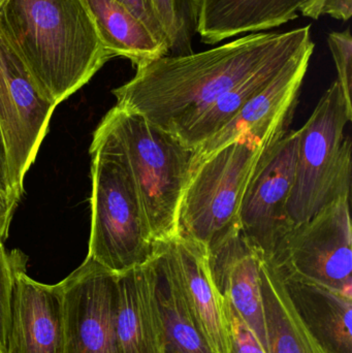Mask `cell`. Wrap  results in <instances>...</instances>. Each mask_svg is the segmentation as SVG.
Wrapping results in <instances>:
<instances>
[{
	"instance_id": "obj_1",
	"label": "cell",
	"mask_w": 352,
	"mask_h": 353,
	"mask_svg": "<svg viewBox=\"0 0 352 353\" xmlns=\"http://www.w3.org/2000/svg\"><path fill=\"white\" fill-rule=\"evenodd\" d=\"M314 48L308 25L248 33L198 53L163 56L138 66L132 80L114 89L116 107L172 132L256 72Z\"/></svg>"
},
{
	"instance_id": "obj_2",
	"label": "cell",
	"mask_w": 352,
	"mask_h": 353,
	"mask_svg": "<svg viewBox=\"0 0 352 353\" xmlns=\"http://www.w3.org/2000/svg\"><path fill=\"white\" fill-rule=\"evenodd\" d=\"M0 31L55 105L113 58L83 0H0Z\"/></svg>"
},
{
	"instance_id": "obj_3",
	"label": "cell",
	"mask_w": 352,
	"mask_h": 353,
	"mask_svg": "<svg viewBox=\"0 0 352 353\" xmlns=\"http://www.w3.org/2000/svg\"><path fill=\"white\" fill-rule=\"evenodd\" d=\"M119 153L155 244L179 234V208L190 176L191 149L141 116L114 107L96 130Z\"/></svg>"
},
{
	"instance_id": "obj_4",
	"label": "cell",
	"mask_w": 352,
	"mask_h": 353,
	"mask_svg": "<svg viewBox=\"0 0 352 353\" xmlns=\"http://www.w3.org/2000/svg\"><path fill=\"white\" fill-rule=\"evenodd\" d=\"M90 153L92 193L88 257L115 275H121L146 265L154 255L155 242L121 157L96 130Z\"/></svg>"
},
{
	"instance_id": "obj_5",
	"label": "cell",
	"mask_w": 352,
	"mask_h": 353,
	"mask_svg": "<svg viewBox=\"0 0 352 353\" xmlns=\"http://www.w3.org/2000/svg\"><path fill=\"white\" fill-rule=\"evenodd\" d=\"M352 105L335 81L298 130L295 183L287 211L293 225L309 220L339 197L351 195V142L345 128Z\"/></svg>"
},
{
	"instance_id": "obj_6",
	"label": "cell",
	"mask_w": 352,
	"mask_h": 353,
	"mask_svg": "<svg viewBox=\"0 0 352 353\" xmlns=\"http://www.w3.org/2000/svg\"><path fill=\"white\" fill-rule=\"evenodd\" d=\"M272 144L240 139L191 172L180 203L178 234L209 249L240 230L246 189Z\"/></svg>"
},
{
	"instance_id": "obj_7",
	"label": "cell",
	"mask_w": 352,
	"mask_h": 353,
	"mask_svg": "<svg viewBox=\"0 0 352 353\" xmlns=\"http://www.w3.org/2000/svg\"><path fill=\"white\" fill-rule=\"evenodd\" d=\"M351 195L291 226L267 257L284 280L327 288L352 299Z\"/></svg>"
},
{
	"instance_id": "obj_8",
	"label": "cell",
	"mask_w": 352,
	"mask_h": 353,
	"mask_svg": "<svg viewBox=\"0 0 352 353\" xmlns=\"http://www.w3.org/2000/svg\"><path fill=\"white\" fill-rule=\"evenodd\" d=\"M55 108L41 94L28 68L0 31V134L10 185L19 201L24 192L25 176Z\"/></svg>"
},
{
	"instance_id": "obj_9",
	"label": "cell",
	"mask_w": 352,
	"mask_h": 353,
	"mask_svg": "<svg viewBox=\"0 0 352 353\" xmlns=\"http://www.w3.org/2000/svg\"><path fill=\"white\" fill-rule=\"evenodd\" d=\"M59 288L62 353H118L117 275L87 256Z\"/></svg>"
},
{
	"instance_id": "obj_10",
	"label": "cell",
	"mask_w": 352,
	"mask_h": 353,
	"mask_svg": "<svg viewBox=\"0 0 352 353\" xmlns=\"http://www.w3.org/2000/svg\"><path fill=\"white\" fill-rule=\"evenodd\" d=\"M298 130L285 132L265 150L240 209V232L265 256L293 226L287 207L295 183Z\"/></svg>"
},
{
	"instance_id": "obj_11",
	"label": "cell",
	"mask_w": 352,
	"mask_h": 353,
	"mask_svg": "<svg viewBox=\"0 0 352 353\" xmlns=\"http://www.w3.org/2000/svg\"><path fill=\"white\" fill-rule=\"evenodd\" d=\"M312 54L313 51L306 52L293 60L227 126L196 147L192 151L190 174L209 157L240 139L272 144L287 132Z\"/></svg>"
},
{
	"instance_id": "obj_12",
	"label": "cell",
	"mask_w": 352,
	"mask_h": 353,
	"mask_svg": "<svg viewBox=\"0 0 352 353\" xmlns=\"http://www.w3.org/2000/svg\"><path fill=\"white\" fill-rule=\"evenodd\" d=\"M10 255L12 307L6 353H62V304L59 283H39L25 270L19 251Z\"/></svg>"
},
{
	"instance_id": "obj_13",
	"label": "cell",
	"mask_w": 352,
	"mask_h": 353,
	"mask_svg": "<svg viewBox=\"0 0 352 353\" xmlns=\"http://www.w3.org/2000/svg\"><path fill=\"white\" fill-rule=\"evenodd\" d=\"M157 243L163 248L209 345L215 353H229L227 302L213 282L208 248L181 234Z\"/></svg>"
},
{
	"instance_id": "obj_14",
	"label": "cell",
	"mask_w": 352,
	"mask_h": 353,
	"mask_svg": "<svg viewBox=\"0 0 352 353\" xmlns=\"http://www.w3.org/2000/svg\"><path fill=\"white\" fill-rule=\"evenodd\" d=\"M264 253L240 230L208 249L209 267L219 294L229 303L268 352L260 263Z\"/></svg>"
},
{
	"instance_id": "obj_15",
	"label": "cell",
	"mask_w": 352,
	"mask_h": 353,
	"mask_svg": "<svg viewBox=\"0 0 352 353\" xmlns=\"http://www.w3.org/2000/svg\"><path fill=\"white\" fill-rule=\"evenodd\" d=\"M320 0H196V33L205 45L312 18Z\"/></svg>"
},
{
	"instance_id": "obj_16",
	"label": "cell",
	"mask_w": 352,
	"mask_h": 353,
	"mask_svg": "<svg viewBox=\"0 0 352 353\" xmlns=\"http://www.w3.org/2000/svg\"><path fill=\"white\" fill-rule=\"evenodd\" d=\"M151 259L117 275L118 353H163V323Z\"/></svg>"
},
{
	"instance_id": "obj_17",
	"label": "cell",
	"mask_w": 352,
	"mask_h": 353,
	"mask_svg": "<svg viewBox=\"0 0 352 353\" xmlns=\"http://www.w3.org/2000/svg\"><path fill=\"white\" fill-rule=\"evenodd\" d=\"M282 280L298 315L320 346L328 353H352V299L313 284Z\"/></svg>"
},
{
	"instance_id": "obj_18",
	"label": "cell",
	"mask_w": 352,
	"mask_h": 353,
	"mask_svg": "<svg viewBox=\"0 0 352 353\" xmlns=\"http://www.w3.org/2000/svg\"><path fill=\"white\" fill-rule=\"evenodd\" d=\"M105 49L136 68L169 55V46L117 0H83Z\"/></svg>"
},
{
	"instance_id": "obj_19",
	"label": "cell",
	"mask_w": 352,
	"mask_h": 353,
	"mask_svg": "<svg viewBox=\"0 0 352 353\" xmlns=\"http://www.w3.org/2000/svg\"><path fill=\"white\" fill-rule=\"evenodd\" d=\"M163 353H215L205 338L159 243L152 259Z\"/></svg>"
},
{
	"instance_id": "obj_20",
	"label": "cell",
	"mask_w": 352,
	"mask_h": 353,
	"mask_svg": "<svg viewBox=\"0 0 352 353\" xmlns=\"http://www.w3.org/2000/svg\"><path fill=\"white\" fill-rule=\"evenodd\" d=\"M267 353H328L298 315L287 288L267 257L260 263Z\"/></svg>"
},
{
	"instance_id": "obj_21",
	"label": "cell",
	"mask_w": 352,
	"mask_h": 353,
	"mask_svg": "<svg viewBox=\"0 0 352 353\" xmlns=\"http://www.w3.org/2000/svg\"><path fill=\"white\" fill-rule=\"evenodd\" d=\"M309 51H314V50H309ZM298 57L285 63L268 66L250 78L246 79L237 86L217 97L214 101L207 105L191 119L187 120L175 128L171 134H175L185 146L194 151L196 147L212 138L214 134L227 126L250 99L262 92L289 64Z\"/></svg>"
},
{
	"instance_id": "obj_22",
	"label": "cell",
	"mask_w": 352,
	"mask_h": 353,
	"mask_svg": "<svg viewBox=\"0 0 352 353\" xmlns=\"http://www.w3.org/2000/svg\"><path fill=\"white\" fill-rule=\"evenodd\" d=\"M165 34L169 55L192 53L196 33V0H148Z\"/></svg>"
},
{
	"instance_id": "obj_23",
	"label": "cell",
	"mask_w": 352,
	"mask_h": 353,
	"mask_svg": "<svg viewBox=\"0 0 352 353\" xmlns=\"http://www.w3.org/2000/svg\"><path fill=\"white\" fill-rule=\"evenodd\" d=\"M328 43L336 64L338 81L342 89L345 101L351 103L352 87V39L351 29L345 31L331 32L328 35Z\"/></svg>"
},
{
	"instance_id": "obj_24",
	"label": "cell",
	"mask_w": 352,
	"mask_h": 353,
	"mask_svg": "<svg viewBox=\"0 0 352 353\" xmlns=\"http://www.w3.org/2000/svg\"><path fill=\"white\" fill-rule=\"evenodd\" d=\"M12 268L10 255L0 245V353H6L12 307Z\"/></svg>"
},
{
	"instance_id": "obj_25",
	"label": "cell",
	"mask_w": 352,
	"mask_h": 353,
	"mask_svg": "<svg viewBox=\"0 0 352 353\" xmlns=\"http://www.w3.org/2000/svg\"><path fill=\"white\" fill-rule=\"evenodd\" d=\"M231 350L229 353H267L244 319L227 301Z\"/></svg>"
},
{
	"instance_id": "obj_26",
	"label": "cell",
	"mask_w": 352,
	"mask_h": 353,
	"mask_svg": "<svg viewBox=\"0 0 352 353\" xmlns=\"http://www.w3.org/2000/svg\"><path fill=\"white\" fill-rule=\"evenodd\" d=\"M117 1L123 4L138 20L142 21L145 26L153 34L156 35L158 39H163V41L167 43L165 34H163L156 18H155L154 12H153L148 0H117Z\"/></svg>"
},
{
	"instance_id": "obj_27",
	"label": "cell",
	"mask_w": 352,
	"mask_h": 353,
	"mask_svg": "<svg viewBox=\"0 0 352 353\" xmlns=\"http://www.w3.org/2000/svg\"><path fill=\"white\" fill-rule=\"evenodd\" d=\"M0 199L14 211L19 203L18 197L14 194L10 185L1 134H0Z\"/></svg>"
},
{
	"instance_id": "obj_28",
	"label": "cell",
	"mask_w": 352,
	"mask_h": 353,
	"mask_svg": "<svg viewBox=\"0 0 352 353\" xmlns=\"http://www.w3.org/2000/svg\"><path fill=\"white\" fill-rule=\"evenodd\" d=\"M12 214H14V210L0 199V245H4V242L8 239Z\"/></svg>"
}]
</instances>
